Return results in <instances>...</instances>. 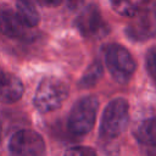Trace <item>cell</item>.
I'll return each mask as SVG.
<instances>
[{
  "label": "cell",
  "instance_id": "8992f818",
  "mask_svg": "<svg viewBox=\"0 0 156 156\" xmlns=\"http://www.w3.org/2000/svg\"><path fill=\"white\" fill-rule=\"evenodd\" d=\"M76 27L85 38H100L107 33V24L95 5H88L78 15Z\"/></svg>",
  "mask_w": 156,
  "mask_h": 156
},
{
  "label": "cell",
  "instance_id": "7a4b0ae2",
  "mask_svg": "<svg viewBox=\"0 0 156 156\" xmlns=\"http://www.w3.org/2000/svg\"><path fill=\"white\" fill-rule=\"evenodd\" d=\"M68 95L67 85L58 78H44L35 91L34 105L38 111L46 113L58 108Z\"/></svg>",
  "mask_w": 156,
  "mask_h": 156
},
{
  "label": "cell",
  "instance_id": "5bb4252c",
  "mask_svg": "<svg viewBox=\"0 0 156 156\" xmlns=\"http://www.w3.org/2000/svg\"><path fill=\"white\" fill-rule=\"evenodd\" d=\"M145 63H146V69H147L150 77L156 83V48H152L147 51Z\"/></svg>",
  "mask_w": 156,
  "mask_h": 156
},
{
  "label": "cell",
  "instance_id": "30bf717a",
  "mask_svg": "<svg viewBox=\"0 0 156 156\" xmlns=\"http://www.w3.org/2000/svg\"><path fill=\"white\" fill-rule=\"evenodd\" d=\"M16 13L26 27H35L39 23V12L30 0H17Z\"/></svg>",
  "mask_w": 156,
  "mask_h": 156
},
{
  "label": "cell",
  "instance_id": "52a82bcc",
  "mask_svg": "<svg viewBox=\"0 0 156 156\" xmlns=\"http://www.w3.org/2000/svg\"><path fill=\"white\" fill-rule=\"evenodd\" d=\"M23 84L18 77L2 72L0 74V101L12 104L21 99L23 94Z\"/></svg>",
  "mask_w": 156,
  "mask_h": 156
},
{
  "label": "cell",
  "instance_id": "d6986e66",
  "mask_svg": "<svg viewBox=\"0 0 156 156\" xmlns=\"http://www.w3.org/2000/svg\"><path fill=\"white\" fill-rule=\"evenodd\" d=\"M1 73H2V71H1V69H0V74H1Z\"/></svg>",
  "mask_w": 156,
  "mask_h": 156
},
{
  "label": "cell",
  "instance_id": "ac0fdd59",
  "mask_svg": "<svg viewBox=\"0 0 156 156\" xmlns=\"http://www.w3.org/2000/svg\"><path fill=\"white\" fill-rule=\"evenodd\" d=\"M154 12H155V17H156V2H155V9H154Z\"/></svg>",
  "mask_w": 156,
  "mask_h": 156
},
{
  "label": "cell",
  "instance_id": "8fae6325",
  "mask_svg": "<svg viewBox=\"0 0 156 156\" xmlns=\"http://www.w3.org/2000/svg\"><path fill=\"white\" fill-rule=\"evenodd\" d=\"M127 33L134 40H143L151 37L155 33V27L147 16H143L138 18L135 23L129 26V28L127 29Z\"/></svg>",
  "mask_w": 156,
  "mask_h": 156
},
{
  "label": "cell",
  "instance_id": "2e32d148",
  "mask_svg": "<svg viewBox=\"0 0 156 156\" xmlns=\"http://www.w3.org/2000/svg\"><path fill=\"white\" fill-rule=\"evenodd\" d=\"M38 2H40L41 5L44 6H50V7H54V6H58L62 0H37Z\"/></svg>",
  "mask_w": 156,
  "mask_h": 156
},
{
  "label": "cell",
  "instance_id": "9c48e42d",
  "mask_svg": "<svg viewBox=\"0 0 156 156\" xmlns=\"http://www.w3.org/2000/svg\"><path fill=\"white\" fill-rule=\"evenodd\" d=\"M136 140L151 156H156V117L145 119L136 130Z\"/></svg>",
  "mask_w": 156,
  "mask_h": 156
},
{
  "label": "cell",
  "instance_id": "e0dca14e",
  "mask_svg": "<svg viewBox=\"0 0 156 156\" xmlns=\"http://www.w3.org/2000/svg\"><path fill=\"white\" fill-rule=\"evenodd\" d=\"M84 0H67V5L71 10H76L83 5Z\"/></svg>",
  "mask_w": 156,
  "mask_h": 156
},
{
  "label": "cell",
  "instance_id": "6da1fadb",
  "mask_svg": "<svg viewBox=\"0 0 156 156\" xmlns=\"http://www.w3.org/2000/svg\"><path fill=\"white\" fill-rule=\"evenodd\" d=\"M98 107H99V101L93 95L79 99L73 105L68 115V119H67L68 130L73 135H78V136L89 133L95 124Z\"/></svg>",
  "mask_w": 156,
  "mask_h": 156
},
{
  "label": "cell",
  "instance_id": "7c38bea8",
  "mask_svg": "<svg viewBox=\"0 0 156 156\" xmlns=\"http://www.w3.org/2000/svg\"><path fill=\"white\" fill-rule=\"evenodd\" d=\"M111 2L113 10L119 15L134 16L149 2V0H111Z\"/></svg>",
  "mask_w": 156,
  "mask_h": 156
},
{
  "label": "cell",
  "instance_id": "9a60e30c",
  "mask_svg": "<svg viewBox=\"0 0 156 156\" xmlns=\"http://www.w3.org/2000/svg\"><path fill=\"white\" fill-rule=\"evenodd\" d=\"M65 156H96V152L88 146H73L66 150Z\"/></svg>",
  "mask_w": 156,
  "mask_h": 156
},
{
  "label": "cell",
  "instance_id": "5b68a950",
  "mask_svg": "<svg viewBox=\"0 0 156 156\" xmlns=\"http://www.w3.org/2000/svg\"><path fill=\"white\" fill-rule=\"evenodd\" d=\"M11 156H45V143L40 134L30 129L16 132L9 144Z\"/></svg>",
  "mask_w": 156,
  "mask_h": 156
},
{
  "label": "cell",
  "instance_id": "277c9868",
  "mask_svg": "<svg viewBox=\"0 0 156 156\" xmlns=\"http://www.w3.org/2000/svg\"><path fill=\"white\" fill-rule=\"evenodd\" d=\"M105 62L112 77L119 83H127L136 67L130 52L119 44H110L105 49Z\"/></svg>",
  "mask_w": 156,
  "mask_h": 156
},
{
  "label": "cell",
  "instance_id": "3957f363",
  "mask_svg": "<svg viewBox=\"0 0 156 156\" xmlns=\"http://www.w3.org/2000/svg\"><path fill=\"white\" fill-rule=\"evenodd\" d=\"M128 102L123 98L111 100L102 113L100 123V136L113 139L121 135L128 123Z\"/></svg>",
  "mask_w": 156,
  "mask_h": 156
},
{
  "label": "cell",
  "instance_id": "4fadbf2b",
  "mask_svg": "<svg viewBox=\"0 0 156 156\" xmlns=\"http://www.w3.org/2000/svg\"><path fill=\"white\" fill-rule=\"evenodd\" d=\"M104 73V68L100 61H94L84 72V74L82 76V79L79 80V87L80 88H91L94 87L100 78L102 77Z\"/></svg>",
  "mask_w": 156,
  "mask_h": 156
},
{
  "label": "cell",
  "instance_id": "ba28073f",
  "mask_svg": "<svg viewBox=\"0 0 156 156\" xmlns=\"http://www.w3.org/2000/svg\"><path fill=\"white\" fill-rule=\"evenodd\" d=\"M0 32L10 38H20L26 32L23 22L17 13L7 6L0 9Z\"/></svg>",
  "mask_w": 156,
  "mask_h": 156
}]
</instances>
